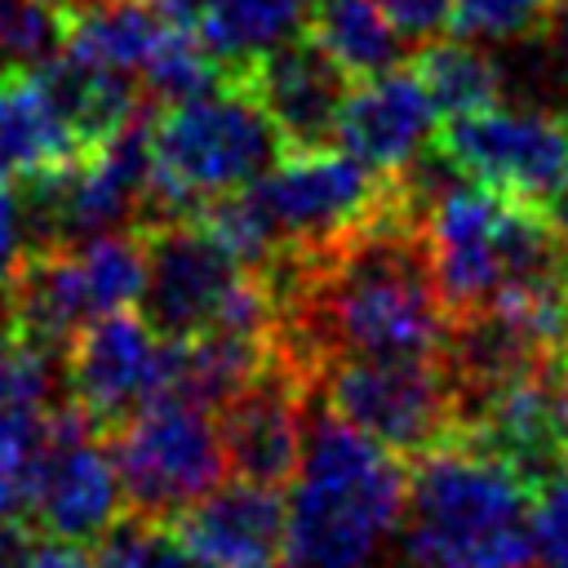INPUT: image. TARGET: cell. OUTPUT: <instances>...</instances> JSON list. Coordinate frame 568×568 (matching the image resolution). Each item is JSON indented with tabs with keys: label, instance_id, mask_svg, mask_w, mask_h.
<instances>
[{
	"label": "cell",
	"instance_id": "6da1fadb",
	"mask_svg": "<svg viewBox=\"0 0 568 568\" xmlns=\"http://www.w3.org/2000/svg\"><path fill=\"white\" fill-rule=\"evenodd\" d=\"M266 280L275 297L271 346L311 382L333 359L444 355L453 311L439 293L408 178L390 209L328 244L280 253Z\"/></svg>",
	"mask_w": 568,
	"mask_h": 568
},
{
	"label": "cell",
	"instance_id": "7a4b0ae2",
	"mask_svg": "<svg viewBox=\"0 0 568 568\" xmlns=\"http://www.w3.org/2000/svg\"><path fill=\"white\" fill-rule=\"evenodd\" d=\"M284 559L288 568H395L408 462L351 426L320 390L306 404L302 462L288 479Z\"/></svg>",
	"mask_w": 568,
	"mask_h": 568
},
{
	"label": "cell",
	"instance_id": "3957f363",
	"mask_svg": "<svg viewBox=\"0 0 568 568\" xmlns=\"http://www.w3.org/2000/svg\"><path fill=\"white\" fill-rule=\"evenodd\" d=\"M404 568H532V484L501 457L448 439L408 462Z\"/></svg>",
	"mask_w": 568,
	"mask_h": 568
},
{
	"label": "cell",
	"instance_id": "277c9868",
	"mask_svg": "<svg viewBox=\"0 0 568 568\" xmlns=\"http://www.w3.org/2000/svg\"><path fill=\"white\" fill-rule=\"evenodd\" d=\"M146 142L151 182L138 231L173 217H195L204 200L257 182L288 151L262 102L231 80L200 98L151 106Z\"/></svg>",
	"mask_w": 568,
	"mask_h": 568
},
{
	"label": "cell",
	"instance_id": "5b68a950",
	"mask_svg": "<svg viewBox=\"0 0 568 568\" xmlns=\"http://www.w3.org/2000/svg\"><path fill=\"white\" fill-rule=\"evenodd\" d=\"M142 240L146 280L138 302L160 337L178 342L209 328L271 333L275 297L266 271L244 266L200 217L142 226Z\"/></svg>",
	"mask_w": 568,
	"mask_h": 568
},
{
	"label": "cell",
	"instance_id": "8992f818",
	"mask_svg": "<svg viewBox=\"0 0 568 568\" xmlns=\"http://www.w3.org/2000/svg\"><path fill=\"white\" fill-rule=\"evenodd\" d=\"M106 448L124 488V510L169 524L226 475L213 408L182 395H155L142 404L106 430Z\"/></svg>",
	"mask_w": 568,
	"mask_h": 568
},
{
	"label": "cell",
	"instance_id": "52a82bcc",
	"mask_svg": "<svg viewBox=\"0 0 568 568\" xmlns=\"http://www.w3.org/2000/svg\"><path fill=\"white\" fill-rule=\"evenodd\" d=\"M315 390L351 426L413 462L417 453L457 435V399L444 355L413 359H333L320 368Z\"/></svg>",
	"mask_w": 568,
	"mask_h": 568
},
{
	"label": "cell",
	"instance_id": "ba28073f",
	"mask_svg": "<svg viewBox=\"0 0 568 568\" xmlns=\"http://www.w3.org/2000/svg\"><path fill=\"white\" fill-rule=\"evenodd\" d=\"M275 235L280 253L328 244L359 222L390 209L404 191V173H377L351 151L324 146H293L284 151L257 182H253Z\"/></svg>",
	"mask_w": 568,
	"mask_h": 568
},
{
	"label": "cell",
	"instance_id": "9c48e42d",
	"mask_svg": "<svg viewBox=\"0 0 568 568\" xmlns=\"http://www.w3.org/2000/svg\"><path fill=\"white\" fill-rule=\"evenodd\" d=\"M435 151L462 178L541 209L568 191V115L484 106L444 120Z\"/></svg>",
	"mask_w": 568,
	"mask_h": 568
},
{
	"label": "cell",
	"instance_id": "30bf717a",
	"mask_svg": "<svg viewBox=\"0 0 568 568\" xmlns=\"http://www.w3.org/2000/svg\"><path fill=\"white\" fill-rule=\"evenodd\" d=\"M67 390L102 435L115 430L169 390V337H160L133 306L98 315L67 346Z\"/></svg>",
	"mask_w": 568,
	"mask_h": 568
},
{
	"label": "cell",
	"instance_id": "8fae6325",
	"mask_svg": "<svg viewBox=\"0 0 568 568\" xmlns=\"http://www.w3.org/2000/svg\"><path fill=\"white\" fill-rule=\"evenodd\" d=\"M124 515V488L98 422L67 395L49 404V462L31 519L62 541H98Z\"/></svg>",
	"mask_w": 568,
	"mask_h": 568
},
{
	"label": "cell",
	"instance_id": "7c38bea8",
	"mask_svg": "<svg viewBox=\"0 0 568 568\" xmlns=\"http://www.w3.org/2000/svg\"><path fill=\"white\" fill-rule=\"evenodd\" d=\"M315 382L297 373L288 359L275 355L248 377L213 417L226 453V470L235 479L284 488L297 475L302 462V435H306V404Z\"/></svg>",
	"mask_w": 568,
	"mask_h": 568
},
{
	"label": "cell",
	"instance_id": "4fadbf2b",
	"mask_svg": "<svg viewBox=\"0 0 568 568\" xmlns=\"http://www.w3.org/2000/svg\"><path fill=\"white\" fill-rule=\"evenodd\" d=\"M231 84H244L262 111L275 120L284 146H324L337 133L342 102L351 93V75L311 40H284L262 58L244 62Z\"/></svg>",
	"mask_w": 568,
	"mask_h": 568
},
{
	"label": "cell",
	"instance_id": "5bb4252c",
	"mask_svg": "<svg viewBox=\"0 0 568 568\" xmlns=\"http://www.w3.org/2000/svg\"><path fill=\"white\" fill-rule=\"evenodd\" d=\"M435 102L413 67H390L368 80H351L337 115V142L377 173H408L435 142Z\"/></svg>",
	"mask_w": 568,
	"mask_h": 568
},
{
	"label": "cell",
	"instance_id": "9a60e30c",
	"mask_svg": "<svg viewBox=\"0 0 568 568\" xmlns=\"http://www.w3.org/2000/svg\"><path fill=\"white\" fill-rule=\"evenodd\" d=\"M173 528L204 568H253L284 550V501L271 484L231 479L186 506Z\"/></svg>",
	"mask_w": 568,
	"mask_h": 568
},
{
	"label": "cell",
	"instance_id": "2e32d148",
	"mask_svg": "<svg viewBox=\"0 0 568 568\" xmlns=\"http://www.w3.org/2000/svg\"><path fill=\"white\" fill-rule=\"evenodd\" d=\"M84 155L40 67H0V182H31Z\"/></svg>",
	"mask_w": 568,
	"mask_h": 568
},
{
	"label": "cell",
	"instance_id": "e0dca14e",
	"mask_svg": "<svg viewBox=\"0 0 568 568\" xmlns=\"http://www.w3.org/2000/svg\"><path fill=\"white\" fill-rule=\"evenodd\" d=\"M40 75H44L58 111L67 115V124L84 151L111 142L120 129H129L142 115V102H138L129 71L84 62L75 53H58V58L40 62Z\"/></svg>",
	"mask_w": 568,
	"mask_h": 568
},
{
	"label": "cell",
	"instance_id": "ac0fdd59",
	"mask_svg": "<svg viewBox=\"0 0 568 568\" xmlns=\"http://www.w3.org/2000/svg\"><path fill=\"white\" fill-rule=\"evenodd\" d=\"M169 18L146 0H67V49L84 62L115 71H142L155 53Z\"/></svg>",
	"mask_w": 568,
	"mask_h": 568
},
{
	"label": "cell",
	"instance_id": "d6986e66",
	"mask_svg": "<svg viewBox=\"0 0 568 568\" xmlns=\"http://www.w3.org/2000/svg\"><path fill=\"white\" fill-rule=\"evenodd\" d=\"M306 18L311 0H209L195 31L217 53L231 80L244 62L262 58L284 40H297L306 31Z\"/></svg>",
	"mask_w": 568,
	"mask_h": 568
},
{
	"label": "cell",
	"instance_id": "ffe728a7",
	"mask_svg": "<svg viewBox=\"0 0 568 568\" xmlns=\"http://www.w3.org/2000/svg\"><path fill=\"white\" fill-rule=\"evenodd\" d=\"M408 67L417 71L426 98L444 120L497 106L501 98V71L484 49H475V40H426Z\"/></svg>",
	"mask_w": 568,
	"mask_h": 568
},
{
	"label": "cell",
	"instance_id": "44dd1931",
	"mask_svg": "<svg viewBox=\"0 0 568 568\" xmlns=\"http://www.w3.org/2000/svg\"><path fill=\"white\" fill-rule=\"evenodd\" d=\"M49 462V404L0 413V519H31Z\"/></svg>",
	"mask_w": 568,
	"mask_h": 568
},
{
	"label": "cell",
	"instance_id": "7402d4cb",
	"mask_svg": "<svg viewBox=\"0 0 568 568\" xmlns=\"http://www.w3.org/2000/svg\"><path fill=\"white\" fill-rule=\"evenodd\" d=\"M142 80H146V98L155 106H169V102H186V98H200L226 84V67L217 62V53L204 44L195 27L169 22V31L160 36L155 53L142 67Z\"/></svg>",
	"mask_w": 568,
	"mask_h": 568
},
{
	"label": "cell",
	"instance_id": "603a6c76",
	"mask_svg": "<svg viewBox=\"0 0 568 568\" xmlns=\"http://www.w3.org/2000/svg\"><path fill=\"white\" fill-rule=\"evenodd\" d=\"M93 568H204L169 519L124 510L98 541Z\"/></svg>",
	"mask_w": 568,
	"mask_h": 568
},
{
	"label": "cell",
	"instance_id": "cb8c5ba5",
	"mask_svg": "<svg viewBox=\"0 0 568 568\" xmlns=\"http://www.w3.org/2000/svg\"><path fill=\"white\" fill-rule=\"evenodd\" d=\"M67 49V0H0V67H40Z\"/></svg>",
	"mask_w": 568,
	"mask_h": 568
},
{
	"label": "cell",
	"instance_id": "d4e9b609",
	"mask_svg": "<svg viewBox=\"0 0 568 568\" xmlns=\"http://www.w3.org/2000/svg\"><path fill=\"white\" fill-rule=\"evenodd\" d=\"M555 0H453L448 31L462 40H519L550 22Z\"/></svg>",
	"mask_w": 568,
	"mask_h": 568
},
{
	"label": "cell",
	"instance_id": "484cf974",
	"mask_svg": "<svg viewBox=\"0 0 568 568\" xmlns=\"http://www.w3.org/2000/svg\"><path fill=\"white\" fill-rule=\"evenodd\" d=\"M53 359H58L53 351H44L31 337L0 324V413L27 408V404H49Z\"/></svg>",
	"mask_w": 568,
	"mask_h": 568
},
{
	"label": "cell",
	"instance_id": "4316f807",
	"mask_svg": "<svg viewBox=\"0 0 568 568\" xmlns=\"http://www.w3.org/2000/svg\"><path fill=\"white\" fill-rule=\"evenodd\" d=\"M532 541L541 568H568V466L532 488Z\"/></svg>",
	"mask_w": 568,
	"mask_h": 568
},
{
	"label": "cell",
	"instance_id": "83f0119b",
	"mask_svg": "<svg viewBox=\"0 0 568 568\" xmlns=\"http://www.w3.org/2000/svg\"><path fill=\"white\" fill-rule=\"evenodd\" d=\"M31 253V226H27V204L13 182H0V288L22 271Z\"/></svg>",
	"mask_w": 568,
	"mask_h": 568
},
{
	"label": "cell",
	"instance_id": "f1b7e54d",
	"mask_svg": "<svg viewBox=\"0 0 568 568\" xmlns=\"http://www.w3.org/2000/svg\"><path fill=\"white\" fill-rule=\"evenodd\" d=\"M382 18L399 31V40H430L448 27L453 0H373Z\"/></svg>",
	"mask_w": 568,
	"mask_h": 568
},
{
	"label": "cell",
	"instance_id": "f546056e",
	"mask_svg": "<svg viewBox=\"0 0 568 568\" xmlns=\"http://www.w3.org/2000/svg\"><path fill=\"white\" fill-rule=\"evenodd\" d=\"M27 568H93V555H84L80 541H62V537H40L36 555L27 559Z\"/></svg>",
	"mask_w": 568,
	"mask_h": 568
},
{
	"label": "cell",
	"instance_id": "4dcf8cb0",
	"mask_svg": "<svg viewBox=\"0 0 568 568\" xmlns=\"http://www.w3.org/2000/svg\"><path fill=\"white\" fill-rule=\"evenodd\" d=\"M155 13H164L169 22H182V27H195L200 13L209 9V0H146Z\"/></svg>",
	"mask_w": 568,
	"mask_h": 568
},
{
	"label": "cell",
	"instance_id": "1f68e13d",
	"mask_svg": "<svg viewBox=\"0 0 568 568\" xmlns=\"http://www.w3.org/2000/svg\"><path fill=\"white\" fill-rule=\"evenodd\" d=\"M550 31H555V53H559V71L568 80V0L559 4L555 0V13H550Z\"/></svg>",
	"mask_w": 568,
	"mask_h": 568
},
{
	"label": "cell",
	"instance_id": "d6a6232c",
	"mask_svg": "<svg viewBox=\"0 0 568 568\" xmlns=\"http://www.w3.org/2000/svg\"><path fill=\"white\" fill-rule=\"evenodd\" d=\"M550 217H555V226H559V240H564V257H568V191L550 204Z\"/></svg>",
	"mask_w": 568,
	"mask_h": 568
},
{
	"label": "cell",
	"instance_id": "836d02e7",
	"mask_svg": "<svg viewBox=\"0 0 568 568\" xmlns=\"http://www.w3.org/2000/svg\"><path fill=\"white\" fill-rule=\"evenodd\" d=\"M253 568H284V564H275V559H266V564H253Z\"/></svg>",
	"mask_w": 568,
	"mask_h": 568
}]
</instances>
